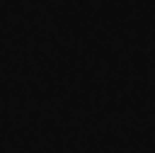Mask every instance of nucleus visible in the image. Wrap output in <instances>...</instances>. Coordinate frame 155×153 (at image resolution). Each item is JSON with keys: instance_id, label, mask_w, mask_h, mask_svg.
Here are the masks:
<instances>
[]
</instances>
